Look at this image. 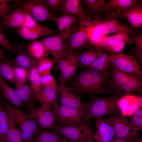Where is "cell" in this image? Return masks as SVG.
<instances>
[{"instance_id":"cell-1","label":"cell","mask_w":142,"mask_h":142,"mask_svg":"<svg viewBox=\"0 0 142 142\" xmlns=\"http://www.w3.org/2000/svg\"><path fill=\"white\" fill-rule=\"evenodd\" d=\"M68 81L70 83L69 87L77 91L80 96L87 94L90 98L105 95L111 89L110 74L87 68Z\"/></svg>"},{"instance_id":"cell-2","label":"cell","mask_w":142,"mask_h":142,"mask_svg":"<svg viewBox=\"0 0 142 142\" xmlns=\"http://www.w3.org/2000/svg\"><path fill=\"white\" fill-rule=\"evenodd\" d=\"M111 89L119 98L131 92H142V76L122 71L110 63Z\"/></svg>"},{"instance_id":"cell-3","label":"cell","mask_w":142,"mask_h":142,"mask_svg":"<svg viewBox=\"0 0 142 142\" xmlns=\"http://www.w3.org/2000/svg\"><path fill=\"white\" fill-rule=\"evenodd\" d=\"M117 96L90 98L89 101L85 102L84 111L88 120L94 118H101L103 116L114 114H120L117 104Z\"/></svg>"},{"instance_id":"cell-4","label":"cell","mask_w":142,"mask_h":142,"mask_svg":"<svg viewBox=\"0 0 142 142\" xmlns=\"http://www.w3.org/2000/svg\"><path fill=\"white\" fill-rule=\"evenodd\" d=\"M9 107L14 116L16 123L20 125L23 141L32 142L34 138L42 131L31 113L26 114L21 109H18L9 105Z\"/></svg>"},{"instance_id":"cell-5","label":"cell","mask_w":142,"mask_h":142,"mask_svg":"<svg viewBox=\"0 0 142 142\" xmlns=\"http://www.w3.org/2000/svg\"><path fill=\"white\" fill-rule=\"evenodd\" d=\"M51 129L53 132L76 142H87L93 139L94 134L92 129L85 124L67 126L56 124Z\"/></svg>"},{"instance_id":"cell-6","label":"cell","mask_w":142,"mask_h":142,"mask_svg":"<svg viewBox=\"0 0 142 142\" xmlns=\"http://www.w3.org/2000/svg\"><path fill=\"white\" fill-rule=\"evenodd\" d=\"M52 111L55 119L62 126L87 124L88 120L84 111L60 105Z\"/></svg>"},{"instance_id":"cell-7","label":"cell","mask_w":142,"mask_h":142,"mask_svg":"<svg viewBox=\"0 0 142 142\" xmlns=\"http://www.w3.org/2000/svg\"><path fill=\"white\" fill-rule=\"evenodd\" d=\"M112 124L116 138H122L136 142L139 138V133L133 129L127 117L120 114L109 115L106 118Z\"/></svg>"},{"instance_id":"cell-8","label":"cell","mask_w":142,"mask_h":142,"mask_svg":"<svg viewBox=\"0 0 142 142\" xmlns=\"http://www.w3.org/2000/svg\"><path fill=\"white\" fill-rule=\"evenodd\" d=\"M94 23H89L79 21L78 24L70 39L67 52H73L76 50H88L94 47L88 37L90 29Z\"/></svg>"},{"instance_id":"cell-9","label":"cell","mask_w":142,"mask_h":142,"mask_svg":"<svg viewBox=\"0 0 142 142\" xmlns=\"http://www.w3.org/2000/svg\"><path fill=\"white\" fill-rule=\"evenodd\" d=\"M109 63L118 69L131 74L142 76V65L135 57L122 52L110 54Z\"/></svg>"},{"instance_id":"cell-10","label":"cell","mask_w":142,"mask_h":142,"mask_svg":"<svg viewBox=\"0 0 142 142\" xmlns=\"http://www.w3.org/2000/svg\"><path fill=\"white\" fill-rule=\"evenodd\" d=\"M22 9L28 12L37 21L55 22L56 16L49 9L45 0H26L22 3Z\"/></svg>"},{"instance_id":"cell-11","label":"cell","mask_w":142,"mask_h":142,"mask_svg":"<svg viewBox=\"0 0 142 142\" xmlns=\"http://www.w3.org/2000/svg\"><path fill=\"white\" fill-rule=\"evenodd\" d=\"M134 43L133 38L124 33L114 34L104 38L97 47H100L103 51L109 53L122 52L126 45Z\"/></svg>"},{"instance_id":"cell-12","label":"cell","mask_w":142,"mask_h":142,"mask_svg":"<svg viewBox=\"0 0 142 142\" xmlns=\"http://www.w3.org/2000/svg\"><path fill=\"white\" fill-rule=\"evenodd\" d=\"M98 23L102 31L105 35L124 33L132 38L142 34L140 28L132 25L126 26L115 19H104L103 20L101 18L98 20Z\"/></svg>"},{"instance_id":"cell-13","label":"cell","mask_w":142,"mask_h":142,"mask_svg":"<svg viewBox=\"0 0 142 142\" xmlns=\"http://www.w3.org/2000/svg\"><path fill=\"white\" fill-rule=\"evenodd\" d=\"M58 94L61 105L84 111L85 102H82L80 95L75 90L60 84L58 86Z\"/></svg>"},{"instance_id":"cell-14","label":"cell","mask_w":142,"mask_h":142,"mask_svg":"<svg viewBox=\"0 0 142 142\" xmlns=\"http://www.w3.org/2000/svg\"><path fill=\"white\" fill-rule=\"evenodd\" d=\"M60 9L62 15H72L78 17L79 21L92 23L95 19H92L87 14L80 0H62Z\"/></svg>"},{"instance_id":"cell-15","label":"cell","mask_w":142,"mask_h":142,"mask_svg":"<svg viewBox=\"0 0 142 142\" xmlns=\"http://www.w3.org/2000/svg\"><path fill=\"white\" fill-rule=\"evenodd\" d=\"M53 56L57 64L67 52L68 45L64 37L60 34L45 37L40 40Z\"/></svg>"},{"instance_id":"cell-16","label":"cell","mask_w":142,"mask_h":142,"mask_svg":"<svg viewBox=\"0 0 142 142\" xmlns=\"http://www.w3.org/2000/svg\"><path fill=\"white\" fill-rule=\"evenodd\" d=\"M41 128H52L55 125V119L49 104H44L37 109L26 108Z\"/></svg>"},{"instance_id":"cell-17","label":"cell","mask_w":142,"mask_h":142,"mask_svg":"<svg viewBox=\"0 0 142 142\" xmlns=\"http://www.w3.org/2000/svg\"><path fill=\"white\" fill-rule=\"evenodd\" d=\"M16 32L22 38L32 41L42 37L55 35L58 32L46 26L40 24L32 28L24 27L16 29Z\"/></svg>"},{"instance_id":"cell-18","label":"cell","mask_w":142,"mask_h":142,"mask_svg":"<svg viewBox=\"0 0 142 142\" xmlns=\"http://www.w3.org/2000/svg\"><path fill=\"white\" fill-rule=\"evenodd\" d=\"M79 18L72 15H65L56 17L55 22L57 23L60 34L69 44L71 37L77 27V22Z\"/></svg>"},{"instance_id":"cell-19","label":"cell","mask_w":142,"mask_h":142,"mask_svg":"<svg viewBox=\"0 0 142 142\" xmlns=\"http://www.w3.org/2000/svg\"><path fill=\"white\" fill-rule=\"evenodd\" d=\"M58 86L49 85L42 87L33 96L42 104H47L54 109L60 105L58 97Z\"/></svg>"},{"instance_id":"cell-20","label":"cell","mask_w":142,"mask_h":142,"mask_svg":"<svg viewBox=\"0 0 142 142\" xmlns=\"http://www.w3.org/2000/svg\"><path fill=\"white\" fill-rule=\"evenodd\" d=\"M117 19L124 17L127 18L133 26L142 28V1L138 0L127 11L124 12H111Z\"/></svg>"},{"instance_id":"cell-21","label":"cell","mask_w":142,"mask_h":142,"mask_svg":"<svg viewBox=\"0 0 142 142\" xmlns=\"http://www.w3.org/2000/svg\"><path fill=\"white\" fill-rule=\"evenodd\" d=\"M94 135L103 142H112L115 137L112 124L106 119L95 118Z\"/></svg>"},{"instance_id":"cell-22","label":"cell","mask_w":142,"mask_h":142,"mask_svg":"<svg viewBox=\"0 0 142 142\" xmlns=\"http://www.w3.org/2000/svg\"><path fill=\"white\" fill-rule=\"evenodd\" d=\"M17 49L19 50L16 57L11 62L14 67L19 66L29 70L37 66L38 60L33 58L29 53L28 49L17 45Z\"/></svg>"},{"instance_id":"cell-23","label":"cell","mask_w":142,"mask_h":142,"mask_svg":"<svg viewBox=\"0 0 142 142\" xmlns=\"http://www.w3.org/2000/svg\"><path fill=\"white\" fill-rule=\"evenodd\" d=\"M138 99V97L129 93L119 98L117 104L120 114L126 117L131 115L135 110L139 108Z\"/></svg>"},{"instance_id":"cell-24","label":"cell","mask_w":142,"mask_h":142,"mask_svg":"<svg viewBox=\"0 0 142 142\" xmlns=\"http://www.w3.org/2000/svg\"><path fill=\"white\" fill-rule=\"evenodd\" d=\"M2 102L8 119L7 142H23L21 132L16 127L14 115L9 107V104L4 100Z\"/></svg>"},{"instance_id":"cell-25","label":"cell","mask_w":142,"mask_h":142,"mask_svg":"<svg viewBox=\"0 0 142 142\" xmlns=\"http://www.w3.org/2000/svg\"><path fill=\"white\" fill-rule=\"evenodd\" d=\"M137 0H110L106 2L104 8L105 14L104 19L110 20L111 19V9L115 12H124L129 9L138 1Z\"/></svg>"},{"instance_id":"cell-26","label":"cell","mask_w":142,"mask_h":142,"mask_svg":"<svg viewBox=\"0 0 142 142\" xmlns=\"http://www.w3.org/2000/svg\"><path fill=\"white\" fill-rule=\"evenodd\" d=\"M0 89L4 98L14 105L17 109H21L23 106L21 101L15 90L7 83L0 73Z\"/></svg>"},{"instance_id":"cell-27","label":"cell","mask_w":142,"mask_h":142,"mask_svg":"<svg viewBox=\"0 0 142 142\" xmlns=\"http://www.w3.org/2000/svg\"><path fill=\"white\" fill-rule=\"evenodd\" d=\"M84 9L90 18L94 19L102 17L104 14V6L106 0H82Z\"/></svg>"},{"instance_id":"cell-28","label":"cell","mask_w":142,"mask_h":142,"mask_svg":"<svg viewBox=\"0 0 142 142\" xmlns=\"http://www.w3.org/2000/svg\"><path fill=\"white\" fill-rule=\"evenodd\" d=\"M103 52L100 47H94L80 54L77 53L78 67L82 68L87 67L100 57Z\"/></svg>"},{"instance_id":"cell-29","label":"cell","mask_w":142,"mask_h":142,"mask_svg":"<svg viewBox=\"0 0 142 142\" xmlns=\"http://www.w3.org/2000/svg\"><path fill=\"white\" fill-rule=\"evenodd\" d=\"M24 19V12L22 8L19 7L14 10L2 21L4 29L9 28H17L22 27Z\"/></svg>"},{"instance_id":"cell-30","label":"cell","mask_w":142,"mask_h":142,"mask_svg":"<svg viewBox=\"0 0 142 142\" xmlns=\"http://www.w3.org/2000/svg\"><path fill=\"white\" fill-rule=\"evenodd\" d=\"M78 53L75 52L64 72L60 74V84L65 85L68 81L75 76L78 67Z\"/></svg>"},{"instance_id":"cell-31","label":"cell","mask_w":142,"mask_h":142,"mask_svg":"<svg viewBox=\"0 0 142 142\" xmlns=\"http://www.w3.org/2000/svg\"><path fill=\"white\" fill-rule=\"evenodd\" d=\"M109 53L103 52L101 56L87 68L95 70L110 73Z\"/></svg>"},{"instance_id":"cell-32","label":"cell","mask_w":142,"mask_h":142,"mask_svg":"<svg viewBox=\"0 0 142 142\" xmlns=\"http://www.w3.org/2000/svg\"><path fill=\"white\" fill-rule=\"evenodd\" d=\"M28 49L31 55L38 60L43 57H47L49 53L44 44L40 40L32 41L28 45Z\"/></svg>"},{"instance_id":"cell-33","label":"cell","mask_w":142,"mask_h":142,"mask_svg":"<svg viewBox=\"0 0 142 142\" xmlns=\"http://www.w3.org/2000/svg\"><path fill=\"white\" fill-rule=\"evenodd\" d=\"M100 18L95 19V22L90 28L89 33V39L94 47H97L105 34L101 29L98 23Z\"/></svg>"},{"instance_id":"cell-34","label":"cell","mask_w":142,"mask_h":142,"mask_svg":"<svg viewBox=\"0 0 142 142\" xmlns=\"http://www.w3.org/2000/svg\"><path fill=\"white\" fill-rule=\"evenodd\" d=\"M13 67L11 61L8 62L0 60V73L5 79L15 84L16 82Z\"/></svg>"},{"instance_id":"cell-35","label":"cell","mask_w":142,"mask_h":142,"mask_svg":"<svg viewBox=\"0 0 142 142\" xmlns=\"http://www.w3.org/2000/svg\"><path fill=\"white\" fill-rule=\"evenodd\" d=\"M3 106L2 101L0 100V140L3 142H7L8 119Z\"/></svg>"},{"instance_id":"cell-36","label":"cell","mask_w":142,"mask_h":142,"mask_svg":"<svg viewBox=\"0 0 142 142\" xmlns=\"http://www.w3.org/2000/svg\"><path fill=\"white\" fill-rule=\"evenodd\" d=\"M29 71V87L33 96L42 87L40 82V74L37 66L32 68Z\"/></svg>"},{"instance_id":"cell-37","label":"cell","mask_w":142,"mask_h":142,"mask_svg":"<svg viewBox=\"0 0 142 142\" xmlns=\"http://www.w3.org/2000/svg\"><path fill=\"white\" fill-rule=\"evenodd\" d=\"M63 137L55 132L42 130L32 142H62Z\"/></svg>"},{"instance_id":"cell-38","label":"cell","mask_w":142,"mask_h":142,"mask_svg":"<svg viewBox=\"0 0 142 142\" xmlns=\"http://www.w3.org/2000/svg\"><path fill=\"white\" fill-rule=\"evenodd\" d=\"M15 90L21 101L24 104L25 108H34L36 105L35 99L30 97L22 88L20 83L16 82Z\"/></svg>"},{"instance_id":"cell-39","label":"cell","mask_w":142,"mask_h":142,"mask_svg":"<svg viewBox=\"0 0 142 142\" xmlns=\"http://www.w3.org/2000/svg\"><path fill=\"white\" fill-rule=\"evenodd\" d=\"M128 119L134 130L139 133L142 129V110L138 108Z\"/></svg>"},{"instance_id":"cell-40","label":"cell","mask_w":142,"mask_h":142,"mask_svg":"<svg viewBox=\"0 0 142 142\" xmlns=\"http://www.w3.org/2000/svg\"><path fill=\"white\" fill-rule=\"evenodd\" d=\"M56 60L54 58L52 59L47 57H43L38 60L37 67L39 74L50 72Z\"/></svg>"},{"instance_id":"cell-41","label":"cell","mask_w":142,"mask_h":142,"mask_svg":"<svg viewBox=\"0 0 142 142\" xmlns=\"http://www.w3.org/2000/svg\"><path fill=\"white\" fill-rule=\"evenodd\" d=\"M4 27L2 21L0 22V45L13 53H17L19 50L10 43L6 38L4 34Z\"/></svg>"},{"instance_id":"cell-42","label":"cell","mask_w":142,"mask_h":142,"mask_svg":"<svg viewBox=\"0 0 142 142\" xmlns=\"http://www.w3.org/2000/svg\"><path fill=\"white\" fill-rule=\"evenodd\" d=\"M13 69L16 82L23 83L29 79V70L19 66L14 67Z\"/></svg>"},{"instance_id":"cell-43","label":"cell","mask_w":142,"mask_h":142,"mask_svg":"<svg viewBox=\"0 0 142 142\" xmlns=\"http://www.w3.org/2000/svg\"><path fill=\"white\" fill-rule=\"evenodd\" d=\"M15 0H0V17L3 21L4 19L10 13L14 11L9 5V3Z\"/></svg>"},{"instance_id":"cell-44","label":"cell","mask_w":142,"mask_h":142,"mask_svg":"<svg viewBox=\"0 0 142 142\" xmlns=\"http://www.w3.org/2000/svg\"><path fill=\"white\" fill-rule=\"evenodd\" d=\"M40 74V82L42 87L51 85L58 86L50 72Z\"/></svg>"},{"instance_id":"cell-45","label":"cell","mask_w":142,"mask_h":142,"mask_svg":"<svg viewBox=\"0 0 142 142\" xmlns=\"http://www.w3.org/2000/svg\"><path fill=\"white\" fill-rule=\"evenodd\" d=\"M133 42L136 45V49L135 51V56L142 65V34L132 37Z\"/></svg>"},{"instance_id":"cell-46","label":"cell","mask_w":142,"mask_h":142,"mask_svg":"<svg viewBox=\"0 0 142 142\" xmlns=\"http://www.w3.org/2000/svg\"><path fill=\"white\" fill-rule=\"evenodd\" d=\"M24 12V22L22 27L28 28L35 27L40 25L28 12L23 10Z\"/></svg>"},{"instance_id":"cell-47","label":"cell","mask_w":142,"mask_h":142,"mask_svg":"<svg viewBox=\"0 0 142 142\" xmlns=\"http://www.w3.org/2000/svg\"><path fill=\"white\" fill-rule=\"evenodd\" d=\"M45 3L49 9L55 13L58 12L62 0H45Z\"/></svg>"},{"instance_id":"cell-48","label":"cell","mask_w":142,"mask_h":142,"mask_svg":"<svg viewBox=\"0 0 142 142\" xmlns=\"http://www.w3.org/2000/svg\"><path fill=\"white\" fill-rule=\"evenodd\" d=\"M6 50L3 47L0 48V60L6 62H10V59L6 55Z\"/></svg>"},{"instance_id":"cell-49","label":"cell","mask_w":142,"mask_h":142,"mask_svg":"<svg viewBox=\"0 0 142 142\" xmlns=\"http://www.w3.org/2000/svg\"><path fill=\"white\" fill-rule=\"evenodd\" d=\"M112 142H133V141L125 139L115 138Z\"/></svg>"},{"instance_id":"cell-50","label":"cell","mask_w":142,"mask_h":142,"mask_svg":"<svg viewBox=\"0 0 142 142\" xmlns=\"http://www.w3.org/2000/svg\"><path fill=\"white\" fill-rule=\"evenodd\" d=\"M138 104L139 108L142 109V97H138Z\"/></svg>"},{"instance_id":"cell-51","label":"cell","mask_w":142,"mask_h":142,"mask_svg":"<svg viewBox=\"0 0 142 142\" xmlns=\"http://www.w3.org/2000/svg\"><path fill=\"white\" fill-rule=\"evenodd\" d=\"M62 142H76L69 140L65 137H63Z\"/></svg>"},{"instance_id":"cell-52","label":"cell","mask_w":142,"mask_h":142,"mask_svg":"<svg viewBox=\"0 0 142 142\" xmlns=\"http://www.w3.org/2000/svg\"><path fill=\"white\" fill-rule=\"evenodd\" d=\"M136 142H142V137H141L140 138H139Z\"/></svg>"},{"instance_id":"cell-53","label":"cell","mask_w":142,"mask_h":142,"mask_svg":"<svg viewBox=\"0 0 142 142\" xmlns=\"http://www.w3.org/2000/svg\"><path fill=\"white\" fill-rule=\"evenodd\" d=\"M87 142H94V141L92 139L90 140H89V141H88Z\"/></svg>"},{"instance_id":"cell-54","label":"cell","mask_w":142,"mask_h":142,"mask_svg":"<svg viewBox=\"0 0 142 142\" xmlns=\"http://www.w3.org/2000/svg\"><path fill=\"white\" fill-rule=\"evenodd\" d=\"M0 142H3L0 140Z\"/></svg>"},{"instance_id":"cell-55","label":"cell","mask_w":142,"mask_h":142,"mask_svg":"<svg viewBox=\"0 0 142 142\" xmlns=\"http://www.w3.org/2000/svg\"><path fill=\"white\" fill-rule=\"evenodd\" d=\"M1 21H0V22Z\"/></svg>"},{"instance_id":"cell-56","label":"cell","mask_w":142,"mask_h":142,"mask_svg":"<svg viewBox=\"0 0 142 142\" xmlns=\"http://www.w3.org/2000/svg\"></svg>"}]
</instances>
